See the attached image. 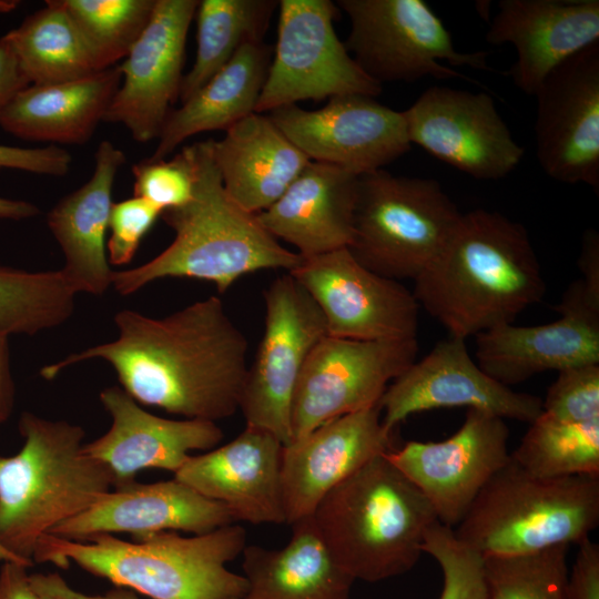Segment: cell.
Listing matches in <instances>:
<instances>
[{
    "label": "cell",
    "mask_w": 599,
    "mask_h": 599,
    "mask_svg": "<svg viewBox=\"0 0 599 599\" xmlns=\"http://www.w3.org/2000/svg\"><path fill=\"white\" fill-rule=\"evenodd\" d=\"M546 283L524 225L497 211L463 213L439 256L414 280V296L449 336L511 324L542 301Z\"/></svg>",
    "instance_id": "2"
},
{
    "label": "cell",
    "mask_w": 599,
    "mask_h": 599,
    "mask_svg": "<svg viewBox=\"0 0 599 599\" xmlns=\"http://www.w3.org/2000/svg\"><path fill=\"white\" fill-rule=\"evenodd\" d=\"M245 547L246 531L237 524L191 537L161 531L134 541L114 535L75 541L45 534L33 561L60 568L73 561L118 588L150 599H242L246 580L226 565Z\"/></svg>",
    "instance_id": "4"
},
{
    "label": "cell",
    "mask_w": 599,
    "mask_h": 599,
    "mask_svg": "<svg viewBox=\"0 0 599 599\" xmlns=\"http://www.w3.org/2000/svg\"><path fill=\"white\" fill-rule=\"evenodd\" d=\"M30 85L6 37H0V113L24 88Z\"/></svg>",
    "instance_id": "44"
},
{
    "label": "cell",
    "mask_w": 599,
    "mask_h": 599,
    "mask_svg": "<svg viewBox=\"0 0 599 599\" xmlns=\"http://www.w3.org/2000/svg\"><path fill=\"white\" fill-rule=\"evenodd\" d=\"M196 0H155L145 29L119 65L122 80L103 121L123 124L138 142L159 138L180 94L186 35Z\"/></svg>",
    "instance_id": "20"
},
{
    "label": "cell",
    "mask_w": 599,
    "mask_h": 599,
    "mask_svg": "<svg viewBox=\"0 0 599 599\" xmlns=\"http://www.w3.org/2000/svg\"><path fill=\"white\" fill-rule=\"evenodd\" d=\"M114 324L116 338L45 365L40 375L51 380L72 365L102 359L140 405L215 423L240 409L248 341L220 297L159 318L122 309Z\"/></svg>",
    "instance_id": "1"
},
{
    "label": "cell",
    "mask_w": 599,
    "mask_h": 599,
    "mask_svg": "<svg viewBox=\"0 0 599 599\" xmlns=\"http://www.w3.org/2000/svg\"><path fill=\"white\" fill-rule=\"evenodd\" d=\"M418 342L325 336L312 351L296 386L292 441L343 415L378 406L389 384L416 359Z\"/></svg>",
    "instance_id": "12"
},
{
    "label": "cell",
    "mask_w": 599,
    "mask_h": 599,
    "mask_svg": "<svg viewBox=\"0 0 599 599\" xmlns=\"http://www.w3.org/2000/svg\"><path fill=\"white\" fill-rule=\"evenodd\" d=\"M278 7L276 47L255 112L307 99L374 98L382 92V85L358 67L337 37L333 1L282 0Z\"/></svg>",
    "instance_id": "10"
},
{
    "label": "cell",
    "mask_w": 599,
    "mask_h": 599,
    "mask_svg": "<svg viewBox=\"0 0 599 599\" xmlns=\"http://www.w3.org/2000/svg\"><path fill=\"white\" fill-rule=\"evenodd\" d=\"M161 214L159 207L139 196L113 203L106 241L109 264L120 266L130 263Z\"/></svg>",
    "instance_id": "41"
},
{
    "label": "cell",
    "mask_w": 599,
    "mask_h": 599,
    "mask_svg": "<svg viewBox=\"0 0 599 599\" xmlns=\"http://www.w3.org/2000/svg\"><path fill=\"white\" fill-rule=\"evenodd\" d=\"M119 65L61 83L30 84L0 113V126L27 141L82 144L93 134L116 93Z\"/></svg>",
    "instance_id": "29"
},
{
    "label": "cell",
    "mask_w": 599,
    "mask_h": 599,
    "mask_svg": "<svg viewBox=\"0 0 599 599\" xmlns=\"http://www.w3.org/2000/svg\"><path fill=\"white\" fill-rule=\"evenodd\" d=\"M461 215L434 179L367 172L358 175L347 248L372 272L414 281L444 251Z\"/></svg>",
    "instance_id": "8"
},
{
    "label": "cell",
    "mask_w": 599,
    "mask_h": 599,
    "mask_svg": "<svg viewBox=\"0 0 599 599\" xmlns=\"http://www.w3.org/2000/svg\"><path fill=\"white\" fill-rule=\"evenodd\" d=\"M566 582L567 599H599V545L589 538L578 545Z\"/></svg>",
    "instance_id": "43"
},
{
    "label": "cell",
    "mask_w": 599,
    "mask_h": 599,
    "mask_svg": "<svg viewBox=\"0 0 599 599\" xmlns=\"http://www.w3.org/2000/svg\"><path fill=\"white\" fill-rule=\"evenodd\" d=\"M263 41L244 43L210 81L170 112L151 156L161 160L197 133L227 130L255 112L272 60Z\"/></svg>",
    "instance_id": "31"
},
{
    "label": "cell",
    "mask_w": 599,
    "mask_h": 599,
    "mask_svg": "<svg viewBox=\"0 0 599 599\" xmlns=\"http://www.w3.org/2000/svg\"><path fill=\"white\" fill-rule=\"evenodd\" d=\"M16 2L13 1H0V11H9L13 9Z\"/></svg>",
    "instance_id": "52"
},
{
    "label": "cell",
    "mask_w": 599,
    "mask_h": 599,
    "mask_svg": "<svg viewBox=\"0 0 599 599\" xmlns=\"http://www.w3.org/2000/svg\"><path fill=\"white\" fill-rule=\"evenodd\" d=\"M71 599H141L135 592L115 588L102 595H88L80 591H74Z\"/></svg>",
    "instance_id": "49"
},
{
    "label": "cell",
    "mask_w": 599,
    "mask_h": 599,
    "mask_svg": "<svg viewBox=\"0 0 599 599\" xmlns=\"http://www.w3.org/2000/svg\"><path fill=\"white\" fill-rule=\"evenodd\" d=\"M577 264L580 278L591 290L599 292V234L595 229L585 232Z\"/></svg>",
    "instance_id": "46"
},
{
    "label": "cell",
    "mask_w": 599,
    "mask_h": 599,
    "mask_svg": "<svg viewBox=\"0 0 599 599\" xmlns=\"http://www.w3.org/2000/svg\"><path fill=\"white\" fill-rule=\"evenodd\" d=\"M213 140L191 144L194 159L192 200L162 212L174 240L151 261L112 271L111 286L130 295L165 277L212 282L224 293L240 277L263 270H295L303 261L283 246L257 219L226 193L213 159Z\"/></svg>",
    "instance_id": "3"
},
{
    "label": "cell",
    "mask_w": 599,
    "mask_h": 599,
    "mask_svg": "<svg viewBox=\"0 0 599 599\" xmlns=\"http://www.w3.org/2000/svg\"><path fill=\"white\" fill-rule=\"evenodd\" d=\"M291 526L292 536L282 548L243 549L242 599H348L355 580L334 559L312 516Z\"/></svg>",
    "instance_id": "30"
},
{
    "label": "cell",
    "mask_w": 599,
    "mask_h": 599,
    "mask_svg": "<svg viewBox=\"0 0 599 599\" xmlns=\"http://www.w3.org/2000/svg\"><path fill=\"white\" fill-rule=\"evenodd\" d=\"M486 41L515 47L517 60L508 75L535 95L551 71L599 42V1L500 0Z\"/></svg>",
    "instance_id": "24"
},
{
    "label": "cell",
    "mask_w": 599,
    "mask_h": 599,
    "mask_svg": "<svg viewBox=\"0 0 599 599\" xmlns=\"http://www.w3.org/2000/svg\"><path fill=\"white\" fill-rule=\"evenodd\" d=\"M403 113L412 144L477 180L502 179L524 158L486 92L434 85Z\"/></svg>",
    "instance_id": "15"
},
{
    "label": "cell",
    "mask_w": 599,
    "mask_h": 599,
    "mask_svg": "<svg viewBox=\"0 0 599 599\" xmlns=\"http://www.w3.org/2000/svg\"><path fill=\"white\" fill-rule=\"evenodd\" d=\"M124 161L122 150L102 141L94 154L91 177L48 213V226L64 257L60 270L77 294L102 295L111 286L105 236L113 205L112 189Z\"/></svg>",
    "instance_id": "27"
},
{
    "label": "cell",
    "mask_w": 599,
    "mask_h": 599,
    "mask_svg": "<svg viewBox=\"0 0 599 599\" xmlns=\"http://www.w3.org/2000/svg\"><path fill=\"white\" fill-rule=\"evenodd\" d=\"M99 398L111 417V426L84 444V450L109 469L113 488L134 483L145 469L175 474L191 451L211 450L224 436L215 422L151 414L120 386L102 389Z\"/></svg>",
    "instance_id": "22"
},
{
    "label": "cell",
    "mask_w": 599,
    "mask_h": 599,
    "mask_svg": "<svg viewBox=\"0 0 599 599\" xmlns=\"http://www.w3.org/2000/svg\"><path fill=\"white\" fill-rule=\"evenodd\" d=\"M277 6L275 0L199 1L196 57L182 79V103L227 64L244 43L263 41Z\"/></svg>",
    "instance_id": "33"
},
{
    "label": "cell",
    "mask_w": 599,
    "mask_h": 599,
    "mask_svg": "<svg viewBox=\"0 0 599 599\" xmlns=\"http://www.w3.org/2000/svg\"><path fill=\"white\" fill-rule=\"evenodd\" d=\"M16 387L10 366L9 336L0 333V424L14 408Z\"/></svg>",
    "instance_id": "47"
},
{
    "label": "cell",
    "mask_w": 599,
    "mask_h": 599,
    "mask_svg": "<svg viewBox=\"0 0 599 599\" xmlns=\"http://www.w3.org/2000/svg\"><path fill=\"white\" fill-rule=\"evenodd\" d=\"M336 6L351 22L347 51L380 85L425 77L471 80L440 61L494 70L486 51H457L444 22L424 0H338Z\"/></svg>",
    "instance_id": "9"
},
{
    "label": "cell",
    "mask_w": 599,
    "mask_h": 599,
    "mask_svg": "<svg viewBox=\"0 0 599 599\" xmlns=\"http://www.w3.org/2000/svg\"><path fill=\"white\" fill-rule=\"evenodd\" d=\"M212 151L226 193L253 214L270 207L309 162L268 115L257 112L213 140Z\"/></svg>",
    "instance_id": "28"
},
{
    "label": "cell",
    "mask_w": 599,
    "mask_h": 599,
    "mask_svg": "<svg viewBox=\"0 0 599 599\" xmlns=\"http://www.w3.org/2000/svg\"><path fill=\"white\" fill-rule=\"evenodd\" d=\"M283 446L272 433L245 425L227 444L191 455L174 478L222 504L235 521L286 524L281 484Z\"/></svg>",
    "instance_id": "23"
},
{
    "label": "cell",
    "mask_w": 599,
    "mask_h": 599,
    "mask_svg": "<svg viewBox=\"0 0 599 599\" xmlns=\"http://www.w3.org/2000/svg\"><path fill=\"white\" fill-rule=\"evenodd\" d=\"M423 552L440 567L439 599H488L484 557L461 542L453 528L439 521L434 524L424 538Z\"/></svg>",
    "instance_id": "38"
},
{
    "label": "cell",
    "mask_w": 599,
    "mask_h": 599,
    "mask_svg": "<svg viewBox=\"0 0 599 599\" xmlns=\"http://www.w3.org/2000/svg\"><path fill=\"white\" fill-rule=\"evenodd\" d=\"M358 175L309 161L284 193L256 214L276 240L312 257L348 247L353 235Z\"/></svg>",
    "instance_id": "26"
},
{
    "label": "cell",
    "mask_w": 599,
    "mask_h": 599,
    "mask_svg": "<svg viewBox=\"0 0 599 599\" xmlns=\"http://www.w3.org/2000/svg\"><path fill=\"white\" fill-rule=\"evenodd\" d=\"M87 42L98 71L124 59L151 18L155 0H59Z\"/></svg>",
    "instance_id": "36"
},
{
    "label": "cell",
    "mask_w": 599,
    "mask_h": 599,
    "mask_svg": "<svg viewBox=\"0 0 599 599\" xmlns=\"http://www.w3.org/2000/svg\"><path fill=\"white\" fill-rule=\"evenodd\" d=\"M39 213V207L30 202L0 196V219L26 220Z\"/></svg>",
    "instance_id": "48"
},
{
    "label": "cell",
    "mask_w": 599,
    "mask_h": 599,
    "mask_svg": "<svg viewBox=\"0 0 599 599\" xmlns=\"http://www.w3.org/2000/svg\"><path fill=\"white\" fill-rule=\"evenodd\" d=\"M510 459L544 478L599 476V418L566 423L540 414L510 453Z\"/></svg>",
    "instance_id": "35"
},
{
    "label": "cell",
    "mask_w": 599,
    "mask_h": 599,
    "mask_svg": "<svg viewBox=\"0 0 599 599\" xmlns=\"http://www.w3.org/2000/svg\"><path fill=\"white\" fill-rule=\"evenodd\" d=\"M134 196L142 197L162 212L187 204L194 193L192 146L183 148L170 160L146 159L133 165Z\"/></svg>",
    "instance_id": "39"
},
{
    "label": "cell",
    "mask_w": 599,
    "mask_h": 599,
    "mask_svg": "<svg viewBox=\"0 0 599 599\" xmlns=\"http://www.w3.org/2000/svg\"><path fill=\"white\" fill-rule=\"evenodd\" d=\"M264 303L263 336L247 369L240 409L245 425L265 429L287 445L297 383L327 329L321 309L290 273L268 285Z\"/></svg>",
    "instance_id": "11"
},
{
    "label": "cell",
    "mask_w": 599,
    "mask_h": 599,
    "mask_svg": "<svg viewBox=\"0 0 599 599\" xmlns=\"http://www.w3.org/2000/svg\"><path fill=\"white\" fill-rule=\"evenodd\" d=\"M535 97L537 159L547 175L599 192V42L551 71Z\"/></svg>",
    "instance_id": "18"
},
{
    "label": "cell",
    "mask_w": 599,
    "mask_h": 599,
    "mask_svg": "<svg viewBox=\"0 0 599 599\" xmlns=\"http://www.w3.org/2000/svg\"><path fill=\"white\" fill-rule=\"evenodd\" d=\"M0 560L3 561V562H18V564H22L27 567H31L32 565L22 560L21 558L17 557L14 554H12L11 551H9L7 548H4L1 544H0Z\"/></svg>",
    "instance_id": "50"
},
{
    "label": "cell",
    "mask_w": 599,
    "mask_h": 599,
    "mask_svg": "<svg viewBox=\"0 0 599 599\" xmlns=\"http://www.w3.org/2000/svg\"><path fill=\"white\" fill-rule=\"evenodd\" d=\"M378 406L331 419L283 446L286 524L311 517L319 501L370 459L393 450Z\"/></svg>",
    "instance_id": "21"
},
{
    "label": "cell",
    "mask_w": 599,
    "mask_h": 599,
    "mask_svg": "<svg viewBox=\"0 0 599 599\" xmlns=\"http://www.w3.org/2000/svg\"><path fill=\"white\" fill-rule=\"evenodd\" d=\"M77 293L58 271H24L0 264V333L35 335L73 314Z\"/></svg>",
    "instance_id": "34"
},
{
    "label": "cell",
    "mask_w": 599,
    "mask_h": 599,
    "mask_svg": "<svg viewBox=\"0 0 599 599\" xmlns=\"http://www.w3.org/2000/svg\"><path fill=\"white\" fill-rule=\"evenodd\" d=\"M290 274L321 309L328 336L356 341L417 338L420 306L413 291L366 268L347 247L303 257Z\"/></svg>",
    "instance_id": "13"
},
{
    "label": "cell",
    "mask_w": 599,
    "mask_h": 599,
    "mask_svg": "<svg viewBox=\"0 0 599 599\" xmlns=\"http://www.w3.org/2000/svg\"><path fill=\"white\" fill-rule=\"evenodd\" d=\"M599 524V476L544 478L510 457L453 529L488 556H517L579 545Z\"/></svg>",
    "instance_id": "7"
},
{
    "label": "cell",
    "mask_w": 599,
    "mask_h": 599,
    "mask_svg": "<svg viewBox=\"0 0 599 599\" xmlns=\"http://www.w3.org/2000/svg\"><path fill=\"white\" fill-rule=\"evenodd\" d=\"M378 407L393 434L410 415L437 408L467 407L530 424L541 414L542 399L494 379L471 358L466 339L449 336L394 379Z\"/></svg>",
    "instance_id": "17"
},
{
    "label": "cell",
    "mask_w": 599,
    "mask_h": 599,
    "mask_svg": "<svg viewBox=\"0 0 599 599\" xmlns=\"http://www.w3.org/2000/svg\"><path fill=\"white\" fill-rule=\"evenodd\" d=\"M568 546L484 557L488 599H567Z\"/></svg>",
    "instance_id": "37"
},
{
    "label": "cell",
    "mask_w": 599,
    "mask_h": 599,
    "mask_svg": "<svg viewBox=\"0 0 599 599\" xmlns=\"http://www.w3.org/2000/svg\"><path fill=\"white\" fill-rule=\"evenodd\" d=\"M28 568L18 562H3L0 568V599H38Z\"/></svg>",
    "instance_id": "45"
},
{
    "label": "cell",
    "mask_w": 599,
    "mask_h": 599,
    "mask_svg": "<svg viewBox=\"0 0 599 599\" xmlns=\"http://www.w3.org/2000/svg\"><path fill=\"white\" fill-rule=\"evenodd\" d=\"M267 115L309 161L356 175L382 170L412 145L403 111L372 97L338 95L317 110L291 104Z\"/></svg>",
    "instance_id": "16"
},
{
    "label": "cell",
    "mask_w": 599,
    "mask_h": 599,
    "mask_svg": "<svg viewBox=\"0 0 599 599\" xmlns=\"http://www.w3.org/2000/svg\"><path fill=\"white\" fill-rule=\"evenodd\" d=\"M541 414L566 423L599 418V364L569 367L558 372L542 399Z\"/></svg>",
    "instance_id": "40"
},
{
    "label": "cell",
    "mask_w": 599,
    "mask_h": 599,
    "mask_svg": "<svg viewBox=\"0 0 599 599\" xmlns=\"http://www.w3.org/2000/svg\"><path fill=\"white\" fill-rule=\"evenodd\" d=\"M505 419L468 409L460 428L440 441H407L386 454L432 505L444 526L455 528L476 497L509 460Z\"/></svg>",
    "instance_id": "14"
},
{
    "label": "cell",
    "mask_w": 599,
    "mask_h": 599,
    "mask_svg": "<svg viewBox=\"0 0 599 599\" xmlns=\"http://www.w3.org/2000/svg\"><path fill=\"white\" fill-rule=\"evenodd\" d=\"M30 84L68 82L98 72L92 53L59 0L4 34Z\"/></svg>",
    "instance_id": "32"
},
{
    "label": "cell",
    "mask_w": 599,
    "mask_h": 599,
    "mask_svg": "<svg viewBox=\"0 0 599 599\" xmlns=\"http://www.w3.org/2000/svg\"><path fill=\"white\" fill-rule=\"evenodd\" d=\"M31 583V582H30ZM33 588V587H32ZM34 592L37 593L38 599H60L51 593H48L43 590L33 588Z\"/></svg>",
    "instance_id": "51"
},
{
    "label": "cell",
    "mask_w": 599,
    "mask_h": 599,
    "mask_svg": "<svg viewBox=\"0 0 599 599\" xmlns=\"http://www.w3.org/2000/svg\"><path fill=\"white\" fill-rule=\"evenodd\" d=\"M23 445L0 455V544L33 564L39 539L112 490L109 469L84 450L85 432L24 412Z\"/></svg>",
    "instance_id": "5"
},
{
    "label": "cell",
    "mask_w": 599,
    "mask_h": 599,
    "mask_svg": "<svg viewBox=\"0 0 599 599\" xmlns=\"http://www.w3.org/2000/svg\"><path fill=\"white\" fill-rule=\"evenodd\" d=\"M560 317L531 326L514 323L476 335V362L510 387L532 376L599 364V292L573 281L554 307Z\"/></svg>",
    "instance_id": "19"
},
{
    "label": "cell",
    "mask_w": 599,
    "mask_h": 599,
    "mask_svg": "<svg viewBox=\"0 0 599 599\" xmlns=\"http://www.w3.org/2000/svg\"><path fill=\"white\" fill-rule=\"evenodd\" d=\"M71 162L70 153L55 145L47 148L0 145V169L62 176L68 174Z\"/></svg>",
    "instance_id": "42"
},
{
    "label": "cell",
    "mask_w": 599,
    "mask_h": 599,
    "mask_svg": "<svg viewBox=\"0 0 599 599\" xmlns=\"http://www.w3.org/2000/svg\"><path fill=\"white\" fill-rule=\"evenodd\" d=\"M235 522L222 504L173 478L113 488L49 534L75 541L114 534L133 538L161 531L201 535Z\"/></svg>",
    "instance_id": "25"
},
{
    "label": "cell",
    "mask_w": 599,
    "mask_h": 599,
    "mask_svg": "<svg viewBox=\"0 0 599 599\" xmlns=\"http://www.w3.org/2000/svg\"><path fill=\"white\" fill-rule=\"evenodd\" d=\"M338 565L354 579L377 582L409 571L438 521L422 491L387 458L370 459L334 487L312 515Z\"/></svg>",
    "instance_id": "6"
}]
</instances>
